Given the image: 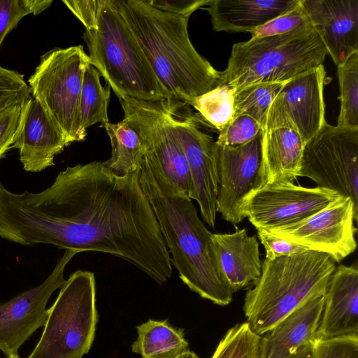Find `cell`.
I'll return each instance as SVG.
<instances>
[{
    "label": "cell",
    "instance_id": "cell-32",
    "mask_svg": "<svg viewBox=\"0 0 358 358\" xmlns=\"http://www.w3.org/2000/svg\"><path fill=\"white\" fill-rule=\"evenodd\" d=\"M312 27L299 0L294 8L269 20L250 34L252 38H258L285 34Z\"/></svg>",
    "mask_w": 358,
    "mask_h": 358
},
{
    "label": "cell",
    "instance_id": "cell-25",
    "mask_svg": "<svg viewBox=\"0 0 358 358\" xmlns=\"http://www.w3.org/2000/svg\"><path fill=\"white\" fill-rule=\"evenodd\" d=\"M111 143V157L103 162L113 173L124 176L141 171L145 148L138 133L123 120L103 127Z\"/></svg>",
    "mask_w": 358,
    "mask_h": 358
},
{
    "label": "cell",
    "instance_id": "cell-13",
    "mask_svg": "<svg viewBox=\"0 0 358 358\" xmlns=\"http://www.w3.org/2000/svg\"><path fill=\"white\" fill-rule=\"evenodd\" d=\"M180 101L176 100L171 117L175 136L187 159L192 182L189 198L199 204L206 223L214 228L218 180L215 159V143L199 125L198 115L192 113L188 104L185 113H179Z\"/></svg>",
    "mask_w": 358,
    "mask_h": 358
},
{
    "label": "cell",
    "instance_id": "cell-42",
    "mask_svg": "<svg viewBox=\"0 0 358 358\" xmlns=\"http://www.w3.org/2000/svg\"><path fill=\"white\" fill-rule=\"evenodd\" d=\"M7 358H20L18 355V354L17 355H10V356H8L7 357Z\"/></svg>",
    "mask_w": 358,
    "mask_h": 358
},
{
    "label": "cell",
    "instance_id": "cell-20",
    "mask_svg": "<svg viewBox=\"0 0 358 358\" xmlns=\"http://www.w3.org/2000/svg\"><path fill=\"white\" fill-rule=\"evenodd\" d=\"M350 336H358V269L341 264L331 275L316 340Z\"/></svg>",
    "mask_w": 358,
    "mask_h": 358
},
{
    "label": "cell",
    "instance_id": "cell-38",
    "mask_svg": "<svg viewBox=\"0 0 358 358\" xmlns=\"http://www.w3.org/2000/svg\"><path fill=\"white\" fill-rule=\"evenodd\" d=\"M154 8L162 11L190 17L197 9L208 6L210 0H146Z\"/></svg>",
    "mask_w": 358,
    "mask_h": 358
},
{
    "label": "cell",
    "instance_id": "cell-1",
    "mask_svg": "<svg viewBox=\"0 0 358 358\" xmlns=\"http://www.w3.org/2000/svg\"><path fill=\"white\" fill-rule=\"evenodd\" d=\"M139 176L92 162L67 166L36 193H14L0 181V238L109 254L163 284L172 275L171 256Z\"/></svg>",
    "mask_w": 358,
    "mask_h": 358
},
{
    "label": "cell",
    "instance_id": "cell-31",
    "mask_svg": "<svg viewBox=\"0 0 358 358\" xmlns=\"http://www.w3.org/2000/svg\"><path fill=\"white\" fill-rule=\"evenodd\" d=\"M52 3V0H0V47L24 17L41 13Z\"/></svg>",
    "mask_w": 358,
    "mask_h": 358
},
{
    "label": "cell",
    "instance_id": "cell-21",
    "mask_svg": "<svg viewBox=\"0 0 358 358\" xmlns=\"http://www.w3.org/2000/svg\"><path fill=\"white\" fill-rule=\"evenodd\" d=\"M326 71L322 64L288 80L278 94L285 110L305 144L326 122Z\"/></svg>",
    "mask_w": 358,
    "mask_h": 358
},
{
    "label": "cell",
    "instance_id": "cell-16",
    "mask_svg": "<svg viewBox=\"0 0 358 358\" xmlns=\"http://www.w3.org/2000/svg\"><path fill=\"white\" fill-rule=\"evenodd\" d=\"M304 145L278 94L262 126L258 188L264 185L294 183L299 177Z\"/></svg>",
    "mask_w": 358,
    "mask_h": 358
},
{
    "label": "cell",
    "instance_id": "cell-17",
    "mask_svg": "<svg viewBox=\"0 0 358 358\" xmlns=\"http://www.w3.org/2000/svg\"><path fill=\"white\" fill-rule=\"evenodd\" d=\"M335 63L358 52V0H300Z\"/></svg>",
    "mask_w": 358,
    "mask_h": 358
},
{
    "label": "cell",
    "instance_id": "cell-36",
    "mask_svg": "<svg viewBox=\"0 0 358 358\" xmlns=\"http://www.w3.org/2000/svg\"><path fill=\"white\" fill-rule=\"evenodd\" d=\"M30 95L24 76L0 64V108Z\"/></svg>",
    "mask_w": 358,
    "mask_h": 358
},
{
    "label": "cell",
    "instance_id": "cell-33",
    "mask_svg": "<svg viewBox=\"0 0 358 358\" xmlns=\"http://www.w3.org/2000/svg\"><path fill=\"white\" fill-rule=\"evenodd\" d=\"M262 126L260 122L250 115H234L231 122L219 132L215 143L228 148L243 146L257 136Z\"/></svg>",
    "mask_w": 358,
    "mask_h": 358
},
{
    "label": "cell",
    "instance_id": "cell-18",
    "mask_svg": "<svg viewBox=\"0 0 358 358\" xmlns=\"http://www.w3.org/2000/svg\"><path fill=\"white\" fill-rule=\"evenodd\" d=\"M210 251L220 278L233 293L254 286L262 272L259 243L245 228L212 234Z\"/></svg>",
    "mask_w": 358,
    "mask_h": 358
},
{
    "label": "cell",
    "instance_id": "cell-8",
    "mask_svg": "<svg viewBox=\"0 0 358 358\" xmlns=\"http://www.w3.org/2000/svg\"><path fill=\"white\" fill-rule=\"evenodd\" d=\"M89 64L83 45L55 48L41 57L28 80L31 96L69 144L83 141L87 134L80 125V103L83 75Z\"/></svg>",
    "mask_w": 358,
    "mask_h": 358
},
{
    "label": "cell",
    "instance_id": "cell-22",
    "mask_svg": "<svg viewBox=\"0 0 358 358\" xmlns=\"http://www.w3.org/2000/svg\"><path fill=\"white\" fill-rule=\"evenodd\" d=\"M324 295L314 297L262 335L260 358H289L301 347L312 344L320 322Z\"/></svg>",
    "mask_w": 358,
    "mask_h": 358
},
{
    "label": "cell",
    "instance_id": "cell-26",
    "mask_svg": "<svg viewBox=\"0 0 358 358\" xmlns=\"http://www.w3.org/2000/svg\"><path fill=\"white\" fill-rule=\"evenodd\" d=\"M100 73L92 64H89L84 73L80 103V125L87 129L96 123L101 127L109 123L108 106L110 96V88L103 87L100 80Z\"/></svg>",
    "mask_w": 358,
    "mask_h": 358
},
{
    "label": "cell",
    "instance_id": "cell-7",
    "mask_svg": "<svg viewBox=\"0 0 358 358\" xmlns=\"http://www.w3.org/2000/svg\"><path fill=\"white\" fill-rule=\"evenodd\" d=\"M97 322L94 274L76 271L48 309L41 336L27 358H82L92 347Z\"/></svg>",
    "mask_w": 358,
    "mask_h": 358
},
{
    "label": "cell",
    "instance_id": "cell-24",
    "mask_svg": "<svg viewBox=\"0 0 358 358\" xmlns=\"http://www.w3.org/2000/svg\"><path fill=\"white\" fill-rule=\"evenodd\" d=\"M136 329L131 350L142 358H176L189 350L183 329L172 327L167 320L150 319Z\"/></svg>",
    "mask_w": 358,
    "mask_h": 358
},
{
    "label": "cell",
    "instance_id": "cell-30",
    "mask_svg": "<svg viewBox=\"0 0 358 358\" xmlns=\"http://www.w3.org/2000/svg\"><path fill=\"white\" fill-rule=\"evenodd\" d=\"M260 338L247 322L237 324L227 330L211 358H260Z\"/></svg>",
    "mask_w": 358,
    "mask_h": 358
},
{
    "label": "cell",
    "instance_id": "cell-4",
    "mask_svg": "<svg viewBox=\"0 0 358 358\" xmlns=\"http://www.w3.org/2000/svg\"><path fill=\"white\" fill-rule=\"evenodd\" d=\"M336 267L329 255L312 250L265 258L259 280L244 299L252 331L262 336L308 300L324 295Z\"/></svg>",
    "mask_w": 358,
    "mask_h": 358
},
{
    "label": "cell",
    "instance_id": "cell-11",
    "mask_svg": "<svg viewBox=\"0 0 358 358\" xmlns=\"http://www.w3.org/2000/svg\"><path fill=\"white\" fill-rule=\"evenodd\" d=\"M358 208L341 196L323 210L297 223L264 229L270 234L340 262L355 252Z\"/></svg>",
    "mask_w": 358,
    "mask_h": 358
},
{
    "label": "cell",
    "instance_id": "cell-35",
    "mask_svg": "<svg viewBox=\"0 0 358 358\" xmlns=\"http://www.w3.org/2000/svg\"><path fill=\"white\" fill-rule=\"evenodd\" d=\"M312 358H358V336L315 340Z\"/></svg>",
    "mask_w": 358,
    "mask_h": 358
},
{
    "label": "cell",
    "instance_id": "cell-37",
    "mask_svg": "<svg viewBox=\"0 0 358 358\" xmlns=\"http://www.w3.org/2000/svg\"><path fill=\"white\" fill-rule=\"evenodd\" d=\"M257 230L260 242L265 249L266 258L275 259L299 254L308 250L303 247L275 237L264 229Z\"/></svg>",
    "mask_w": 358,
    "mask_h": 358
},
{
    "label": "cell",
    "instance_id": "cell-9",
    "mask_svg": "<svg viewBox=\"0 0 358 358\" xmlns=\"http://www.w3.org/2000/svg\"><path fill=\"white\" fill-rule=\"evenodd\" d=\"M299 177L350 198L358 208V129L326 122L304 145Z\"/></svg>",
    "mask_w": 358,
    "mask_h": 358
},
{
    "label": "cell",
    "instance_id": "cell-19",
    "mask_svg": "<svg viewBox=\"0 0 358 358\" xmlns=\"http://www.w3.org/2000/svg\"><path fill=\"white\" fill-rule=\"evenodd\" d=\"M69 145L62 132L31 95L11 147L19 150L24 170L36 173L54 166L55 157Z\"/></svg>",
    "mask_w": 358,
    "mask_h": 358
},
{
    "label": "cell",
    "instance_id": "cell-12",
    "mask_svg": "<svg viewBox=\"0 0 358 358\" xmlns=\"http://www.w3.org/2000/svg\"><path fill=\"white\" fill-rule=\"evenodd\" d=\"M342 196L321 188L294 183L264 185L245 198L243 210L257 229L297 223L323 210Z\"/></svg>",
    "mask_w": 358,
    "mask_h": 358
},
{
    "label": "cell",
    "instance_id": "cell-23",
    "mask_svg": "<svg viewBox=\"0 0 358 358\" xmlns=\"http://www.w3.org/2000/svg\"><path fill=\"white\" fill-rule=\"evenodd\" d=\"M299 0H210L207 10L213 30L251 33L294 8Z\"/></svg>",
    "mask_w": 358,
    "mask_h": 358
},
{
    "label": "cell",
    "instance_id": "cell-15",
    "mask_svg": "<svg viewBox=\"0 0 358 358\" xmlns=\"http://www.w3.org/2000/svg\"><path fill=\"white\" fill-rule=\"evenodd\" d=\"M261 142L262 129L253 140L241 147L228 148L215 141L218 180L216 211L233 224L245 218L244 201L259 187Z\"/></svg>",
    "mask_w": 358,
    "mask_h": 358
},
{
    "label": "cell",
    "instance_id": "cell-10",
    "mask_svg": "<svg viewBox=\"0 0 358 358\" xmlns=\"http://www.w3.org/2000/svg\"><path fill=\"white\" fill-rule=\"evenodd\" d=\"M119 100L124 111L122 120L138 133L145 150L153 157L167 180L189 197L190 172L171 124L176 100L145 101L129 97Z\"/></svg>",
    "mask_w": 358,
    "mask_h": 358
},
{
    "label": "cell",
    "instance_id": "cell-3",
    "mask_svg": "<svg viewBox=\"0 0 358 358\" xmlns=\"http://www.w3.org/2000/svg\"><path fill=\"white\" fill-rule=\"evenodd\" d=\"M157 78L172 98L185 103L221 83L217 71L192 45L189 16L158 10L146 0H112Z\"/></svg>",
    "mask_w": 358,
    "mask_h": 358
},
{
    "label": "cell",
    "instance_id": "cell-27",
    "mask_svg": "<svg viewBox=\"0 0 358 358\" xmlns=\"http://www.w3.org/2000/svg\"><path fill=\"white\" fill-rule=\"evenodd\" d=\"M234 96L231 87L220 85L192 99L187 104L198 112V117L220 132L234 117Z\"/></svg>",
    "mask_w": 358,
    "mask_h": 358
},
{
    "label": "cell",
    "instance_id": "cell-2",
    "mask_svg": "<svg viewBox=\"0 0 358 358\" xmlns=\"http://www.w3.org/2000/svg\"><path fill=\"white\" fill-rule=\"evenodd\" d=\"M139 181L180 279L201 297L219 306L229 305L234 293L214 267L210 251L213 233L199 217L192 199L167 180L147 152Z\"/></svg>",
    "mask_w": 358,
    "mask_h": 358
},
{
    "label": "cell",
    "instance_id": "cell-5",
    "mask_svg": "<svg viewBox=\"0 0 358 358\" xmlns=\"http://www.w3.org/2000/svg\"><path fill=\"white\" fill-rule=\"evenodd\" d=\"M96 27L83 38L91 64L118 99H173L159 82L112 0H97Z\"/></svg>",
    "mask_w": 358,
    "mask_h": 358
},
{
    "label": "cell",
    "instance_id": "cell-29",
    "mask_svg": "<svg viewBox=\"0 0 358 358\" xmlns=\"http://www.w3.org/2000/svg\"><path fill=\"white\" fill-rule=\"evenodd\" d=\"M287 81L257 83L236 92L235 115H250L262 125L270 106Z\"/></svg>",
    "mask_w": 358,
    "mask_h": 358
},
{
    "label": "cell",
    "instance_id": "cell-40",
    "mask_svg": "<svg viewBox=\"0 0 358 358\" xmlns=\"http://www.w3.org/2000/svg\"><path fill=\"white\" fill-rule=\"evenodd\" d=\"M311 344L301 347L294 355L289 358H312Z\"/></svg>",
    "mask_w": 358,
    "mask_h": 358
},
{
    "label": "cell",
    "instance_id": "cell-41",
    "mask_svg": "<svg viewBox=\"0 0 358 358\" xmlns=\"http://www.w3.org/2000/svg\"><path fill=\"white\" fill-rule=\"evenodd\" d=\"M176 358H199L194 352L188 350Z\"/></svg>",
    "mask_w": 358,
    "mask_h": 358
},
{
    "label": "cell",
    "instance_id": "cell-14",
    "mask_svg": "<svg viewBox=\"0 0 358 358\" xmlns=\"http://www.w3.org/2000/svg\"><path fill=\"white\" fill-rule=\"evenodd\" d=\"M76 254L65 251L41 284L0 303V350L7 357L17 355L31 334L44 326L47 303L53 292L64 284V269Z\"/></svg>",
    "mask_w": 358,
    "mask_h": 358
},
{
    "label": "cell",
    "instance_id": "cell-6",
    "mask_svg": "<svg viewBox=\"0 0 358 358\" xmlns=\"http://www.w3.org/2000/svg\"><path fill=\"white\" fill-rule=\"evenodd\" d=\"M326 48L314 27L233 45L221 83L234 93L257 83L285 82L323 64Z\"/></svg>",
    "mask_w": 358,
    "mask_h": 358
},
{
    "label": "cell",
    "instance_id": "cell-34",
    "mask_svg": "<svg viewBox=\"0 0 358 358\" xmlns=\"http://www.w3.org/2000/svg\"><path fill=\"white\" fill-rule=\"evenodd\" d=\"M30 96L17 99L0 108V159L12 147Z\"/></svg>",
    "mask_w": 358,
    "mask_h": 358
},
{
    "label": "cell",
    "instance_id": "cell-28",
    "mask_svg": "<svg viewBox=\"0 0 358 358\" xmlns=\"http://www.w3.org/2000/svg\"><path fill=\"white\" fill-rule=\"evenodd\" d=\"M340 112L337 126L358 129V52L337 65Z\"/></svg>",
    "mask_w": 358,
    "mask_h": 358
},
{
    "label": "cell",
    "instance_id": "cell-39",
    "mask_svg": "<svg viewBox=\"0 0 358 358\" xmlns=\"http://www.w3.org/2000/svg\"><path fill=\"white\" fill-rule=\"evenodd\" d=\"M62 2L82 22L85 29L96 27L97 0H63Z\"/></svg>",
    "mask_w": 358,
    "mask_h": 358
}]
</instances>
